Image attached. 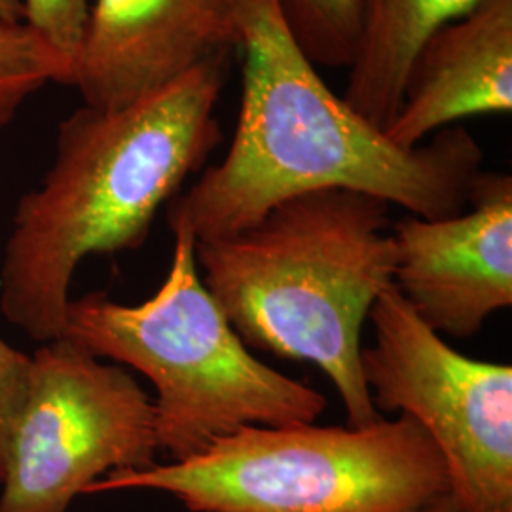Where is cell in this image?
<instances>
[{"instance_id": "cell-1", "label": "cell", "mask_w": 512, "mask_h": 512, "mask_svg": "<svg viewBox=\"0 0 512 512\" xmlns=\"http://www.w3.org/2000/svg\"><path fill=\"white\" fill-rule=\"evenodd\" d=\"M241 101L226 156L167 203L171 230L196 241L249 228L272 207L349 190L420 219L461 213L484 152L469 129H442L418 147L393 143L332 92L294 38L279 0L239 2Z\"/></svg>"}, {"instance_id": "cell-2", "label": "cell", "mask_w": 512, "mask_h": 512, "mask_svg": "<svg viewBox=\"0 0 512 512\" xmlns=\"http://www.w3.org/2000/svg\"><path fill=\"white\" fill-rule=\"evenodd\" d=\"M230 55L124 107L84 105L57 129L54 164L14 211L0 310L35 342L63 336L71 281L90 255L135 251L162 207L222 141Z\"/></svg>"}, {"instance_id": "cell-3", "label": "cell", "mask_w": 512, "mask_h": 512, "mask_svg": "<svg viewBox=\"0 0 512 512\" xmlns=\"http://www.w3.org/2000/svg\"><path fill=\"white\" fill-rule=\"evenodd\" d=\"M194 249L205 289L247 348L325 372L349 427L384 418L363 380L361 330L397 266L387 203L349 190L310 192Z\"/></svg>"}, {"instance_id": "cell-4", "label": "cell", "mask_w": 512, "mask_h": 512, "mask_svg": "<svg viewBox=\"0 0 512 512\" xmlns=\"http://www.w3.org/2000/svg\"><path fill=\"white\" fill-rule=\"evenodd\" d=\"M171 232V266L154 296L133 306L105 293L71 300L61 338L147 376L158 448L171 461L245 427L315 423L325 395L256 359L205 289L194 236Z\"/></svg>"}, {"instance_id": "cell-5", "label": "cell", "mask_w": 512, "mask_h": 512, "mask_svg": "<svg viewBox=\"0 0 512 512\" xmlns=\"http://www.w3.org/2000/svg\"><path fill=\"white\" fill-rule=\"evenodd\" d=\"M156 490L192 512H416L450 494L444 458L401 414L366 427L253 425L205 452L112 473L86 494Z\"/></svg>"}, {"instance_id": "cell-6", "label": "cell", "mask_w": 512, "mask_h": 512, "mask_svg": "<svg viewBox=\"0 0 512 512\" xmlns=\"http://www.w3.org/2000/svg\"><path fill=\"white\" fill-rule=\"evenodd\" d=\"M154 403L124 366L69 338L31 355L14 421L0 512H67L97 480L156 463Z\"/></svg>"}, {"instance_id": "cell-7", "label": "cell", "mask_w": 512, "mask_h": 512, "mask_svg": "<svg viewBox=\"0 0 512 512\" xmlns=\"http://www.w3.org/2000/svg\"><path fill=\"white\" fill-rule=\"evenodd\" d=\"M368 319L361 372L380 416L418 421L439 448L459 511H512V366L448 346L389 285Z\"/></svg>"}, {"instance_id": "cell-8", "label": "cell", "mask_w": 512, "mask_h": 512, "mask_svg": "<svg viewBox=\"0 0 512 512\" xmlns=\"http://www.w3.org/2000/svg\"><path fill=\"white\" fill-rule=\"evenodd\" d=\"M393 285L437 334L467 340L512 306V177L480 171L452 217L406 215L391 224Z\"/></svg>"}, {"instance_id": "cell-9", "label": "cell", "mask_w": 512, "mask_h": 512, "mask_svg": "<svg viewBox=\"0 0 512 512\" xmlns=\"http://www.w3.org/2000/svg\"><path fill=\"white\" fill-rule=\"evenodd\" d=\"M241 0H90L71 86L114 109L239 50Z\"/></svg>"}, {"instance_id": "cell-10", "label": "cell", "mask_w": 512, "mask_h": 512, "mask_svg": "<svg viewBox=\"0 0 512 512\" xmlns=\"http://www.w3.org/2000/svg\"><path fill=\"white\" fill-rule=\"evenodd\" d=\"M512 110V0H476L414 55L385 135L414 148L465 118Z\"/></svg>"}, {"instance_id": "cell-11", "label": "cell", "mask_w": 512, "mask_h": 512, "mask_svg": "<svg viewBox=\"0 0 512 512\" xmlns=\"http://www.w3.org/2000/svg\"><path fill=\"white\" fill-rule=\"evenodd\" d=\"M476 0H355L357 37L344 99L385 128L403 99L406 74L421 44Z\"/></svg>"}, {"instance_id": "cell-12", "label": "cell", "mask_w": 512, "mask_h": 512, "mask_svg": "<svg viewBox=\"0 0 512 512\" xmlns=\"http://www.w3.org/2000/svg\"><path fill=\"white\" fill-rule=\"evenodd\" d=\"M52 82L69 84L61 59L25 23L0 21V131Z\"/></svg>"}, {"instance_id": "cell-13", "label": "cell", "mask_w": 512, "mask_h": 512, "mask_svg": "<svg viewBox=\"0 0 512 512\" xmlns=\"http://www.w3.org/2000/svg\"><path fill=\"white\" fill-rule=\"evenodd\" d=\"M294 38L319 67L348 69L355 37V0H279Z\"/></svg>"}, {"instance_id": "cell-14", "label": "cell", "mask_w": 512, "mask_h": 512, "mask_svg": "<svg viewBox=\"0 0 512 512\" xmlns=\"http://www.w3.org/2000/svg\"><path fill=\"white\" fill-rule=\"evenodd\" d=\"M90 0H21L23 23L37 35L73 80L74 63L80 54Z\"/></svg>"}, {"instance_id": "cell-15", "label": "cell", "mask_w": 512, "mask_h": 512, "mask_svg": "<svg viewBox=\"0 0 512 512\" xmlns=\"http://www.w3.org/2000/svg\"><path fill=\"white\" fill-rule=\"evenodd\" d=\"M31 370V355L0 338V484L6 475L8 442Z\"/></svg>"}, {"instance_id": "cell-16", "label": "cell", "mask_w": 512, "mask_h": 512, "mask_svg": "<svg viewBox=\"0 0 512 512\" xmlns=\"http://www.w3.org/2000/svg\"><path fill=\"white\" fill-rule=\"evenodd\" d=\"M0 21L23 23L21 0H0Z\"/></svg>"}, {"instance_id": "cell-17", "label": "cell", "mask_w": 512, "mask_h": 512, "mask_svg": "<svg viewBox=\"0 0 512 512\" xmlns=\"http://www.w3.org/2000/svg\"><path fill=\"white\" fill-rule=\"evenodd\" d=\"M416 512H463L459 511L458 507L454 505V501L450 499V494L442 495L439 499H435L433 503L421 507L420 511ZM495 512H512V511H495Z\"/></svg>"}]
</instances>
